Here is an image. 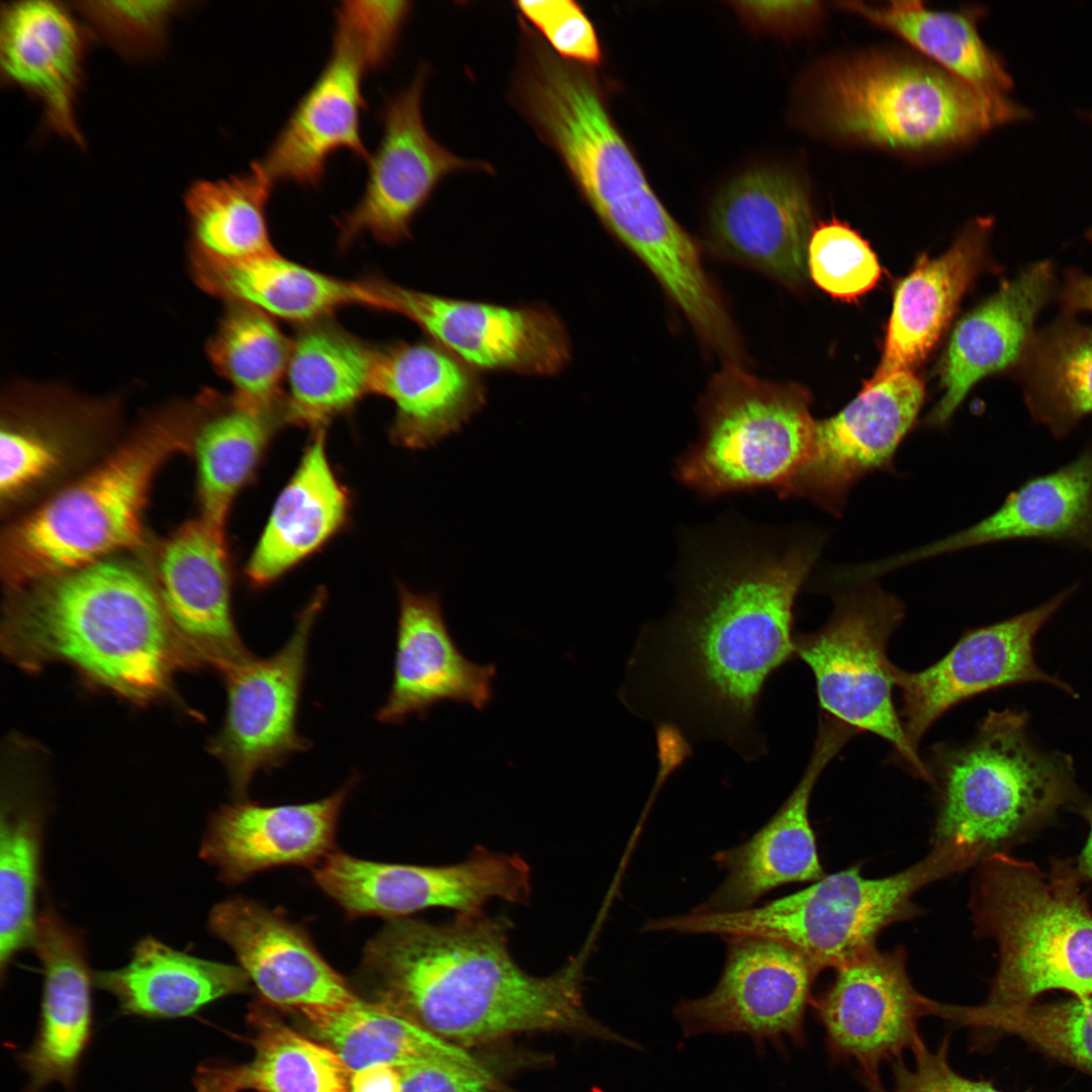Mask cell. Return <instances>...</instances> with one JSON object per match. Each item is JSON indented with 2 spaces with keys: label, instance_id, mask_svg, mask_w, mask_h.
Listing matches in <instances>:
<instances>
[{
  "label": "cell",
  "instance_id": "f35d334b",
  "mask_svg": "<svg viewBox=\"0 0 1092 1092\" xmlns=\"http://www.w3.org/2000/svg\"><path fill=\"white\" fill-rule=\"evenodd\" d=\"M905 39L944 71L987 93L1006 95L1012 79L978 30L980 9L937 11L920 1L839 3Z\"/></svg>",
  "mask_w": 1092,
  "mask_h": 1092
},
{
  "label": "cell",
  "instance_id": "2e32d148",
  "mask_svg": "<svg viewBox=\"0 0 1092 1092\" xmlns=\"http://www.w3.org/2000/svg\"><path fill=\"white\" fill-rule=\"evenodd\" d=\"M726 940L725 966L706 996L681 1000L674 1014L686 1036L744 1033L757 1044L804 1039V1015L821 972L797 949L766 937Z\"/></svg>",
  "mask_w": 1092,
  "mask_h": 1092
},
{
  "label": "cell",
  "instance_id": "7c38bea8",
  "mask_svg": "<svg viewBox=\"0 0 1092 1092\" xmlns=\"http://www.w3.org/2000/svg\"><path fill=\"white\" fill-rule=\"evenodd\" d=\"M326 602L317 590L297 616L292 634L273 655H255L221 673L228 703L209 752L224 766L233 795L246 796L259 771L281 767L310 742L297 731L310 636Z\"/></svg>",
  "mask_w": 1092,
  "mask_h": 1092
},
{
  "label": "cell",
  "instance_id": "ba28073f",
  "mask_svg": "<svg viewBox=\"0 0 1092 1092\" xmlns=\"http://www.w3.org/2000/svg\"><path fill=\"white\" fill-rule=\"evenodd\" d=\"M970 867L962 854L933 847L919 862L885 878H863L854 867L760 907L672 916L668 927L688 934L766 937L797 949L820 971L837 969L876 947L885 927L915 914L911 899L919 889Z\"/></svg>",
  "mask_w": 1092,
  "mask_h": 1092
},
{
  "label": "cell",
  "instance_id": "7dc6e473",
  "mask_svg": "<svg viewBox=\"0 0 1092 1092\" xmlns=\"http://www.w3.org/2000/svg\"><path fill=\"white\" fill-rule=\"evenodd\" d=\"M808 273L831 296L850 300L871 290L881 268L869 244L837 220L813 230L807 254Z\"/></svg>",
  "mask_w": 1092,
  "mask_h": 1092
},
{
  "label": "cell",
  "instance_id": "f546056e",
  "mask_svg": "<svg viewBox=\"0 0 1092 1092\" xmlns=\"http://www.w3.org/2000/svg\"><path fill=\"white\" fill-rule=\"evenodd\" d=\"M1054 288L1052 264L1034 263L960 320L942 358L943 394L929 425L943 426L978 381L1021 360Z\"/></svg>",
  "mask_w": 1092,
  "mask_h": 1092
},
{
  "label": "cell",
  "instance_id": "816d5d0a",
  "mask_svg": "<svg viewBox=\"0 0 1092 1092\" xmlns=\"http://www.w3.org/2000/svg\"><path fill=\"white\" fill-rule=\"evenodd\" d=\"M911 1051L913 1068L898 1058L893 1062V1089L887 1091L879 1079H864L870 1092H1003L988 1081L970 1080L954 1072L947 1060V1038L935 1051H929L921 1038Z\"/></svg>",
  "mask_w": 1092,
  "mask_h": 1092
},
{
  "label": "cell",
  "instance_id": "cb8c5ba5",
  "mask_svg": "<svg viewBox=\"0 0 1092 1092\" xmlns=\"http://www.w3.org/2000/svg\"><path fill=\"white\" fill-rule=\"evenodd\" d=\"M158 582L166 615L199 666L221 674L254 655L233 618L224 531L201 518L179 528L161 552Z\"/></svg>",
  "mask_w": 1092,
  "mask_h": 1092
},
{
  "label": "cell",
  "instance_id": "e575fe53",
  "mask_svg": "<svg viewBox=\"0 0 1092 1092\" xmlns=\"http://www.w3.org/2000/svg\"><path fill=\"white\" fill-rule=\"evenodd\" d=\"M241 968L176 950L152 936L136 941L125 966L93 973V983L112 995L120 1011L149 1018L195 1013L225 996L246 992Z\"/></svg>",
  "mask_w": 1092,
  "mask_h": 1092
},
{
  "label": "cell",
  "instance_id": "8d00e7d4",
  "mask_svg": "<svg viewBox=\"0 0 1092 1092\" xmlns=\"http://www.w3.org/2000/svg\"><path fill=\"white\" fill-rule=\"evenodd\" d=\"M378 350L331 317L298 326L285 378L291 424L324 428L372 393Z\"/></svg>",
  "mask_w": 1092,
  "mask_h": 1092
},
{
  "label": "cell",
  "instance_id": "ee69618b",
  "mask_svg": "<svg viewBox=\"0 0 1092 1092\" xmlns=\"http://www.w3.org/2000/svg\"><path fill=\"white\" fill-rule=\"evenodd\" d=\"M289 340L268 314L232 304L208 351L217 371L239 398L264 407L285 402L283 384L290 356Z\"/></svg>",
  "mask_w": 1092,
  "mask_h": 1092
},
{
  "label": "cell",
  "instance_id": "4dcf8cb0",
  "mask_svg": "<svg viewBox=\"0 0 1092 1092\" xmlns=\"http://www.w3.org/2000/svg\"><path fill=\"white\" fill-rule=\"evenodd\" d=\"M991 226L990 218L974 220L944 254L922 255L899 282L882 358L869 381L911 371L927 357L984 265Z\"/></svg>",
  "mask_w": 1092,
  "mask_h": 1092
},
{
  "label": "cell",
  "instance_id": "f1b7e54d",
  "mask_svg": "<svg viewBox=\"0 0 1092 1092\" xmlns=\"http://www.w3.org/2000/svg\"><path fill=\"white\" fill-rule=\"evenodd\" d=\"M372 393L394 404L393 443L414 450L456 434L485 403L474 369L431 340L379 349Z\"/></svg>",
  "mask_w": 1092,
  "mask_h": 1092
},
{
  "label": "cell",
  "instance_id": "52a82bcc",
  "mask_svg": "<svg viewBox=\"0 0 1092 1092\" xmlns=\"http://www.w3.org/2000/svg\"><path fill=\"white\" fill-rule=\"evenodd\" d=\"M199 421L170 418L146 427L96 468L10 526L2 538V574L12 588L63 574L136 546L155 473L192 448Z\"/></svg>",
  "mask_w": 1092,
  "mask_h": 1092
},
{
  "label": "cell",
  "instance_id": "603a6c76",
  "mask_svg": "<svg viewBox=\"0 0 1092 1092\" xmlns=\"http://www.w3.org/2000/svg\"><path fill=\"white\" fill-rule=\"evenodd\" d=\"M358 780L354 774L335 793L311 803L223 805L209 818L200 857L228 885L275 867H314L334 852L340 814Z\"/></svg>",
  "mask_w": 1092,
  "mask_h": 1092
},
{
  "label": "cell",
  "instance_id": "e0dca14e",
  "mask_svg": "<svg viewBox=\"0 0 1092 1092\" xmlns=\"http://www.w3.org/2000/svg\"><path fill=\"white\" fill-rule=\"evenodd\" d=\"M1065 590L1043 605L1008 620L972 630L938 661L919 671L894 666L900 690V721L910 745H918L933 723L958 704L984 692L1021 682H1046L1074 695L1034 659L1038 630L1070 596Z\"/></svg>",
  "mask_w": 1092,
  "mask_h": 1092
},
{
  "label": "cell",
  "instance_id": "681fc988",
  "mask_svg": "<svg viewBox=\"0 0 1092 1092\" xmlns=\"http://www.w3.org/2000/svg\"><path fill=\"white\" fill-rule=\"evenodd\" d=\"M411 12L410 1H343L335 10V19L354 32L375 70L393 56Z\"/></svg>",
  "mask_w": 1092,
  "mask_h": 1092
},
{
  "label": "cell",
  "instance_id": "6f0895ef",
  "mask_svg": "<svg viewBox=\"0 0 1092 1092\" xmlns=\"http://www.w3.org/2000/svg\"><path fill=\"white\" fill-rule=\"evenodd\" d=\"M1079 810L1088 822L1090 829L1087 841L1075 862L1083 882L1092 881V800L1085 802L1079 807Z\"/></svg>",
  "mask_w": 1092,
  "mask_h": 1092
},
{
  "label": "cell",
  "instance_id": "4fadbf2b",
  "mask_svg": "<svg viewBox=\"0 0 1092 1092\" xmlns=\"http://www.w3.org/2000/svg\"><path fill=\"white\" fill-rule=\"evenodd\" d=\"M316 886L352 918L406 917L428 908L482 913L491 899L524 904L531 872L517 854L475 849L450 866L376 862L332 852L313 867Z\"/></svg>",
  "mask_w": 1092,
  "mask_h": 1092
},
{
  "label": "cell",
  "instance_id": "d6a6232c",
  "mask_svg": "<svg viewBox=\"0 0 1092 1092\" xmlns=\"http://www.w3.org/2000/svg\"><path fill=\"white\" fill-rule=\"evenodd\" d=\"M201 286L232 304L256 308L273 318L304 325L360 305L382 310L370 277L345 280L313 270L278 252L225 260L194 250Z\"/></svg>",
  "mask_w": 1092,
  "mask_h": 1092
},
{
  "label": "cell",
  "instance_id": "7bdbcfd3",
  "mask_svg": "<svg viewBox=\"0 0 1092 1092\" xmlns=\"http://www.w3.org/2000/svg\"><path fill=\"white\" fill-rule=\"evenodd\" d=\"M42 803L24 787L3 792L0 824V971L31 946L44 829Z\"/></svg>",
  "mask_w": 1092,
  "mask_h": 1092
},
{
  "label": "cell",
  "instance_id": "5bb4252c",
  "mask_svg": "<svg viewBox=\"0 0 1092 1092\" xmlns=\"http://www.w3.org/2000/svg\"><path fill=\"white\" fill-rule=\"evenodd\" d=\"M371 277L382 310L407 317L473 369L553 375L570 359L568 334L549 307L451 298Z\"/></svg>",
  "mask_w": 1092,
  "mask_h": 1092
},
{
  "label": "cell",
  "instance_id": "680465c9",
  "mask_svg": "<svg viewBox=\"0 0 1092 1092\" xmlns=\"http://www.w3.org/2000/svg\"><path fill=\"white\" fill-rule=\"evenodd\" d=\"M1091 116H1092V114H1091Z\"/></svg>",
  "mask_w": 1092,
  "mask_h": 1092
},
{
  "label": "cell",
  "instance_id": "4316f807",
  "mask_svg": "<svg viewBox=\"0 0 1092 1092\" xmlns=\"http://www.w3.org/2000/svg\"><path fill=\"white\" fill-rule=\"evenodd\" d=\"M88 40L86 25L59 2L17 1L2 7V80L36 99L50 129L81 147L77 103Z\"/></svg>",
  "mask_w": 1092,
  "mask_h": 1092
},
{
  "label": "cell",
  "instance_id": "1f68e13d",
  "mask_svg": "<svg viewBox=\"0 0 1092 1092\" xmlns=\"http://www.w3.org/2000/svg\"><path fill=\"white\" fill-rule=\"evenodd\" d=\"M1015 538L1070 540L1092 549V445L1069 465L1028 480L978 524L876 561L874 569L880 575L944 553Z\"/></svg>",
  "mask_w": 1092,
  "mask_h": 1092
},
{
  "label": "cell",
  "instance_id": "7402d4cb",
  "mask_svg": "<svg viewBox=\"0 0 1092 1092\" xmlns=\"http://www.w3.org/2000/svg\"><path fill=\"white\" fill-rule=\"evenodd\" d=\"M371 70L358 38L335 21L331 55L324 69L259 161L275 183L318 186L330 157L339 150L368 161L361 113L366 105L363 80Z\"/></svg>",
  "mask_w": 1092,
  "mask_h": 1092
},
{
  "label": "cell",
  "instance_id": "d590c367",
  "mask_svg": "<svg viewBox=\"0 0 1092 1092\" xmlns=\"http://www.w3.org/2000/svg\"><path fill=\"white\" fill-rule=\"evenodd\" d=\"M292 425L286 401L264 407L235 394L201 402L192 449L198 470L201 519L224 531L232 504L253 478L273 437Z\"/></svg>",
  "mask_w": 1092,
  "mask_h": 1092
},
{
  "label": "cell",
  "instance_id": "7a4b0ae2",
  "mask_svg": "<svg viewBox=\"0 0 1092 1092\" xmlns=\"http://www.w3.org/2000/svg\"><path fill=\"white\" fill-rule=\"evenodd\" d=\"M511 921L457 914L434 924L389 919L364 948L361 972L385 1004L457 1044L522 1031H571L632 1045L592 1018L582 1001V956L529 975L509 948Z\"/></svg>",
  "mask_w": 1092,
  "mask_h": 1092
},
{
  "label": "cell",
  "instance_id": "9c48e42d",
  "mask_svg": "<svg viewBox=\"0 0 1092 1092\" xmlns=\"http://www.w3.org/2000/svg\"><path fill=\"white\" fill-rule=\"evenodd\" d=\"M818 112L834 132L899 150H926L977 138L1028 111L940 68L884 56L829 70L818 86Z\"/></svg>",
  "mask_w": 1092,
  "mask_h": 1092
},
{
  "label": "cell",
  "instance_id": "c3c4849f",
  "mask_svg": "<svg viewBox=\"0 0 1092 1092\" xmlns=\"http://www.w3.org/2000/svg\"><path fill=\"white\" fill-rule=\"evenodd\" d=\"M526 23L538 31L561 59L592 67L602 61L596 29L581 7L571 0L517 1Z\"/></svg>",
  "mask_w": 1092,
  "mask_h": 1092
},
{
  "label": "cell",
  "instance_id": "6da1fadb",
  "mask_svg": "<svg viewBox=\"0 0 1092 1092\" xmlns=\"http://www.w3.org/2000/svg\"><path fill=\"white\" fill-rule=\"evenodd\" d=\"M816 542L742 541L704 561L669 613L639 633L619 697L656 727L725 744L744 760L767 753L758 709L766 681L796 658L794 606Z\"/></svg>",
  "mask_w": 1092,
  "mask_h": 1092
},
{
  "label": "cell",
  "instance_id": "9f6ffc18",
  "mask_svg": "<svg viewBox=\"0 0 1092 1092\" xmlns=\"http://www.w3.org/2000/svg\"><path fill=\"white\" fill-rule=\"evenodd\" d=\"M1061 303L1067 312L1092 311V276L1070 273L1061 292Z\"/></svg>",
  "mask_w": 1092,
  "mask_h": 1092
},
{
  "label": "cell",
  "instance_id": "f907efd6",
  "mask_svg": "<svg viewBox=\"0 0 1092 1092\" xmlns=\"http://www.w3.org/2000/svg\"><path fill=\"white\" fill-rule=\"evenodd\" d=\"M0 493L12 502L59 467L61 452L38 435L2 429L0 436Z\"/></svg>",
  "mask_w": 1092,
  "mask_h": 1092
},
{
  "label": "cell",
  "instance_id": "8992f818",
  "mask_svg": "<svg viewBox=\"0 0 1092 1092\" xmlns=\"http://www.w3.org/2000/svg\"><path fill=\"white\" fill-rule=\"evenodd\" d=\"M971 894L976 931L998 947L985 1006L1027 1005L1043 992L1092 996V909L1076 862L1046 872L1007 852L978 864Z\"/></svg>",
  "mask_w": 1092,
  "mask_h": 1092
},
{
  "label": "cell",
  "instance_id": "ab89813d",
  "mask_svg": "<svg viewBox=\"0 0 1092 1092\" xmlns=\"http://www.w3.org/2000/svg\"><path fill=\"white\" fill-rule=\"evenodd\" d=\"M255 1057L240 1067L204 1068L197 1092H349L351 1072L324 1043L268 1015H257Z\"/></svg>",
  "mask_w": 1092,
  "mask_h": 1092
},
{
  "label": "cell",
  "instance_id": "836d02e7",
  "mask_svg": "<svg viewBox=\"0 0 1092 1092\" xmlns=\"http://www.w3.org/2000/svg\"><path fill=\"white\" fill-rule=\"evenodd\" d=\"M349 508L328 459L324 428L316 429L249 559L250 582L267 585L320 549L346 524Z\"/></svg>",
  "mask_w": 1092,
  "mask_h": 1092
},
{
  "label": "cell",
  "instance_id": "74e56055",
  "mask_svg": "<svg viewBox=\"0 0 1092 1092\" xmlns=\"http://www.w3.org/2000/svg\"><path fill=\"white\" fill-rule=\"evenodd\" d=\"M298 1010L311 1033L332 1049L351 1073L380 1064L400 1068L431 1061L485 1069L460 1045L385 1003L356 997L340 1005Z\"/></svg>",
  "mask_w": 1092,
  "mask_h": 1092
},
{
  "label": "cell",
  "instance_id": "60d3db41",
  "mask_svg": "<svg viewBox=\"0 0 1092 1092\" xmlns=\"http://www.w3.org/2000/svg\"><path fill=\"white\" fill-rule=\"evenodd\" d=\"M274 184L259 161L238 175L195 181L185 195L194 250L225 260L276 253L267 217Z\"/></svg>",
  "mask_w": 1092,
  "mask_h": 1092
},
{
  "label": "cell",
  "instance_id": "11a10c76",
  "mask_svg": "<svg viewBox=\"0 0 1092 1092\" xmlns=\"http://www.w3.org/2000/svg\"><path fill=\"white\" fill-rule=\"evenodd\" d=\"M349 1092H401L398 1068L374 1065L351 1073Z\"/></svg>",
  "mask_w": 1092,
  "mask_h": 1092
},
{
  "label": "cell",
  "instance_id": "484cf974",
  "mask_svg": "<svg viewBox=\"0 0 1092 1092\" xmlns=\"http://www.w3.org/2000/svg\"><path fill=\"white\" fill-rule=\"evenodd\" d=\"M208 928L234 950L270 1003L300 1009L357 997L303 928L256 901L236 897L219 902L209 913Z\"/></svg>",
  "mask_w": 1092,
  "mask_h": 1092
},
{
  "label": "cell",
  "instance_id": "bcb514c9",
  "mask_svg": "<svg viewBox=\"0 0 1092 1092\" xmlns=\"http://www.w3.org/2000/svg\"><path fill=\"white\" fill-rule=\"evenodd\" d=\"M185 6L180 1H84L76 2L74 10L122 57L146 60L162 51L170 24Z\"/></svg>",
  "mask_w": 1092,
  "mask_h": 1092
},
{
  "label": "cell",
  "instance_id": "3957f363",
  "mask_svg": "<svg viewBox=\"0 0 1092 1092\" xmlns=\"http://www.w3.org/2000/svg\"><path fill=\"white\" fill-rule=\"evenodd\" d=\"M511 97L600 220L650 270L694 330L718 328L727 310L699 249L650 188L593 69L539 49L519 67Z\"/></svg>",
  "mask_w": 1092,
  "mask_h": 1092
},
{
  "label": "cell",
  "instance_id": "f5cc1de1",
  "mask_svg": "<svg viewBox=\"0 0 1092 1092\" xmlns=\"http://www.w3.org/2000/svg\"><path fill=\"white\" fill-rule=\"evenodd\" d=\"M398 1070L401 1092H487L490 1080L486 1069L448 1061L416 1063Z\"/></svg>",
  "mask_w": 1092,
  "mask_h": 1092
},
{
  "label": "cell",
  "instance_id": "b9f144b4",
  "mask_svg": "<svg viewBox=\"0 0 1092 1092\" xmlns=\"http://www.w3.org/2000/svg\"><path fill=\"white\" fill-rule=\"evenodd\" d=\"M1019 363L1030 413L1056 435L1092 414V327L1060 320L1033 335Z\"/></svg>",
  "mask_w": 1092,
  "mask_h": 1092
},
{
  "label": "cell",
  "instance_id": "277c9868",
  "mask_svg": "<svg viewBox=\"0 0 1092 1092\" xmlns=\"http://www.w3.org/2000/svg\"><path fill=\"white\" fill-rule=\"evenodd\" d=\"M2 647L26 670L65 662L136 703L162 697L180 667L199 664L171 625L157 587L103 559L14 589Z\"/></svg>",
  "mask_w": 1092,
  "mask_h": 1092
},
{
  "label": "cell",
  "instance_id": "d6986e66",
  "mask_svg": "<svg viewBox=\"0 0 1092 1092\" xmlns=\"http://www.w3.org/2000/svg\"><path fill=\"white\" fill-rule=\"evenodd\" d=\"M833 984L815 1002L830 1053L853 1059L863 1079H879L878 1068L921 1039L918 1019L931 1014L932 1002L908 977L901 948L876 947L838 967Z\"/></svg>",
  "mask_w": 1092,
  "mask_h": 1092
},
{
  "label": "cell",
  "instance_id": "30bf717a",
  "mask_svg": "<svg viewBox=\"0 0 1092 1092\" xmlns=\"http://www.w3.org/2000/svg\"><path fill=\"white\" fill-rule=\"evenodd\" d=\"M815 424L801 386L725 365L710 382L701 434L677 477L704 496L762 487L781 495L809 458Z\"/></svg>",
  "mask_w": 1092,
  "mask_h": 1092
},
{
  "label": "cell",
  "instance_id": "f6af8a7d",
  "mask_svg": "<svg viewBox=\"0 0 1092 1092\" xmlns=\"http://www.w3.org/2000/svg\"><path fill=\"white\" fill-rule=\"evenodd\" d=\"M948 1019L957 1026L1016 1035L1092 1074V996L1004 1008L951 1005Z\"/></svg>",
  "mask_w": 1092,
  "mask_h": 1092
},
{
  "label": "cell",
  "instance_id": "5b68a950",
  "mask_svg": "<svg viewBox=\"0 0 1092 1092\" xmlns=\"http://www.w3.org/2000/svg\"><path fill=\"white\" fill-rule=\"evenodd\" d=\"M1027 722L1025 712L990 711L971 741L934 748L928 769L938 793L935 848L976 866L1079 802L1072 760L1035 747Z\"/></svg>",
  "mask_w": 1092,
  "mask_h": 1092
},
{
  "label": "cell",
  "instance_id": "83f0119b",
  "mask_svg": "<svg viewBox=\"0 0 1092 1092\" xmlns=\"http://www.w3.org/2000/svg\"><path fill=\"white\" fill-rule=\"evenodd\" d=\"M31 946L42 966L38 1031L20 1057L26 1092L47 1085L71 1087L91 1035L90 971L83 932L64 920L50 902L36 915Z\"/></svg>",
  "mask_w": 1092,
  "mask_h": 1092
},
{
  "label": "cell",
  "instance_id": "db71d44e",
  "mask_svg": "<svg viewBox=\"0 0 1092 1092\" xmlns=\"http://www.w3.org/2000/svg\"><path fill=\"white\" fill-rule=\"evenodd\" d=\"M739 9L751 19L764 25H793L816 16L817 2H739Z\"/></svg>",
  "mask_w": 1092,
  "mask_h": 1092
},
{
  "label": "cell",
  "instance_id": "ac0fdd59",
  "mask_svg": "<svg viewBox=\"0 0 1092 1092\" xmlns=\"http://www.w3.org/2000/svg\"><path fill=\"white\" fill-rule=\"evenodd\" d=\"M923 398L924 386L912 371L866 381L842 411L816 422L809 458L781 496H805L839 512L859 478L889 464Z\"/></svg>",
  "mask_w": 1092,
  "mask_h": 1092
},
{
  "label": "cell",
  "instance_id": "9a60e30c",
  "mask_svg": "<svg viewBox=\"0 0 1092 1092\" xmlns=\"http://www.w3.org/2000/svg\"><path fill=\"white\" fill-rule=\"evenodd\" d=\"M427 76V67H421L410 85L382 106V134L367 161L364 191L338 222V243L343 249L364 235L386 245L403 242L411 237L416 214L446 176L470 170L493 172L487 163L454 155L429 133L422 111Z\"/></svg>",
  "mask_w": 1092,
  "mask_h": 1092
},
{
  "label": "cell",
  "instance_id": "8fae6325",
  "mask_svg": "<svg viewBox=\"0 0 1092 1092\" xmlns=\"http://www.w3.org/2000/svg\"><path fill=\"white\" fill-rule=\"evenodd\" d=\"M904 616L895 597L870 588L834 599L829 621L795 635L796 657L814 674L821 712L889 742L915 777L932 783L894 706V664L887 646Z\"/></svg>",
  "mask_w": 1092,
  "mask_h": 1092
},
{
  "label": "cell",
  "instance_id": "44dd1931",
  "mask_svg": "<svg viewBox=\"0 0 1092 1092\" xmlns=\"http://www.w3.org/2000/svg\"><path fill=\"white\" fill-rule=\"evenodd\" d=\"M708 226L721 256L791 287L805 281L813 214L805 187L791 174L772 168L741 174L714 199Z\"/></svg>",
  "mask_w": 1092,
  "mask_h": 1092
},
{
  "label": "cell",
  "instance_id": "ffe728a7",
  "mask_svg": "<svg viewBox=\"0 0 1092 1092\" xmlns=\"http://www.w3.org/2000/svg\"><path fill=\"white\" fill-rule=\"evenodd\" d=\"M857 733L844 722L820 713L811 756L792 794L748 840L713 856L727 876L694 911L721 913L748 909L779 886L816 882L825 876L809 819L810 798L824 768Z\"/></svg>",
  "mask_w": 1092,
  "mask_h": 1092
},
{
  "label": "cell",
  "instance_id": "d4e9b609",
  "mask_svg": "<svg viewBox=\"0 0 1092 1092\" xmlns=\"http://www.w3.org/2000/svg\"><path fill=\"white\" fill-rule=\"evenodd\" d=\"M495 675L493 664H477L460 651L438 594L399 584L392 681L376 713L379 722L399 724L412 715L424 719L446 701L482 711L492 700Z\"/></svg>",
  "mask_w": 1092,
  "mask_h": 1092
}]
</instances>
